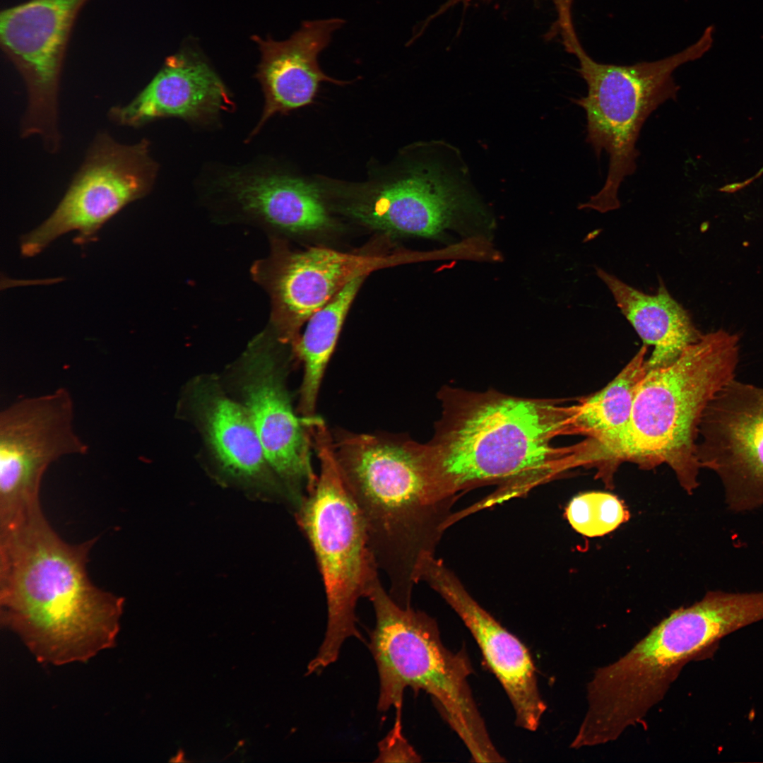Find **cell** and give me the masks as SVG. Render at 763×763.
Returning <instances> with one entry per match:
<instances>
[{"instance_id":"25","label":"cell","mask_w":763,"mask_h":763,"mask_svg":"<svg viewBox=\"0 0 763 763\" xmlns=\"http://www.w3.org/2000/svg\"><path fill=\"white\" fill-rule=\"evenodd\" d=\"M489 1L492 0H482ZM557 13V19L550 32L552 37L559 35L564 49L571 47L579 40L574 28L572 7L574 0H551Z\"/></svg>"},{"instance_id":"24","label":"cell","mask_w":763,"mask_h":763,"mask_svg":"<svg viewBox=\"0 0 763 763\" xmlns=\"http://www.w3.org/2000/svg\"><path fill=\"white\" fill-rule=\"evenodd\" d=\"M377 762H419L420 756L403 733L402 721L395 720L388 734L378 744Z\"/></svg>"},{"instance_id":"11","label":"cell","mask_w":763,"mask_h":763,"mask_svg":"<svg viewBox=\"0 0 763 763\" xmlns=\"http://www.w3.org/2000/svg\"><path fill=\"white\" fill-rule=\"evenodd\" d=\"M87 0H29L1 11V47L21 75L27 106L20 136H38L57 153L59 92L64 54L76 16Z\"/></svg>"},{"instance_id":"19","label":"cell","mask_w":763,"mask_h":763,"mask_svg":"<svg viewBox=\"0 0 763 763\" xmlns=\"http://www.w3.org/2000/svg\"><path fill=\"white\" fill-rule=\"evenodd\" d=\"M223 187L244 212L290 234L321 232L333 225L319 186L283 174L231 173Z\"/></svg>"},{"instance_id":"8","label":"cell","mask_w":763,"mask_h":763,"mask_svg":"<svg viewBox=\"0 0 763 763\" xmlns=\"http://www.w3.org/2000/svg\"><path fill=\"white\" fill-rule=\"evenodd\" d=\"M340 187L341 211L374 230L440 239L446 231L466 235L492 227L466 165L447 143L427 146L401 172L379 182Z\"/></svg>"},{"instance_id":"4","label":"cell","mask_w":763,"mask_h":763,"mask_svg":"<svg viewBox=\"0 0 763 763\" xmlns=\"http://www.w3.org/2000/svg\"><path fill=\"white\" fill-rule=\"evenodd\" d=\"M367 598L375 615L369 649L379 675L378 710L402 717L406 687L428 694L474 762H502L473 699L470 662L445 646L434 620L397 603L379 580Z\"/></svg>"},{"instance_id":"23","label":"cell","mask_w":763,"mask_h":763,"mask_svg":"<svg viewBox=\"0 0 763 763\" xmlns=\"http://www.w3.org/2000/svg\"><path fill=\"white\" fill-rule=\"evenodd\" d=\"M572 527L588 537L603 536L627 521L629 512L616 496L602 492L581 493L565 509Z\"/></svg>"},{"instance_id":"9","label":"cell","mask_w":763,"mask_h":763,"mask_svg":"<svg viewBox=\"0 0 763 763\" xmlns=\"http://www.w3.org/2000/svg\"><path fill=\"white\" fill-rule=\"evenodd\" d=\"M158 170L147 139L124 144L106 131L97 133L57 208L21 238L22 255L34 256L71 231L78 232L76 244L95 239L105 223L150 191Z\"/></svg>"},{"instance_id":"17","label":"cell","mask_w":763,"mask_h":763,"mask_svg":"<svg viewBox=\"0 0 763 763\" xmlns=\"http://www.w3.org/2000/svg\"><path fill=\"white\" fill-rule=\"evenodd\" d=\"M344 23L339 18L307 20L283 41L254 37L261 52L257 78L264 93L265 105L253 134L274 114L312 103L322 82L345 83L326 75L318 61L319 54Z\"/></svg>"},{"instance_id":"13","label":"cell","mask_w":763,"mask_h":763,"mask_svg":"<svg viewBox=\"0 0 763 763\" xmlns=\"http://www.w3.org/2000/svg\"><path fill=\"white\" fill-rule=\"evenodd\" d=\"M701 468L713 471L734 512L763 507V388L734 379L702 416L697 444Z\"/></svg>"},{"instance_id":"12","label":"cell","mask_w":763,"mask_h":763,"mask_svg":"<svg viewBox=\"0 0 763 763\" xmlns=\"http://www.w3.org/2000/svg\"><path fill=\"white\" fill-rule=\"evenodd\" d=\"M263 333L244 359L242 391L266 459L296 511L316 485L312 436L306 418L295 413L273 341Z\"/></svg>"},{"instance_id":"15","label":"cell","mask_w":763,"mask_h":763,"mask_svg":"<svg viewBox=\"0 0 763 763\" xmlns=\"http://www.w3.org/2000/svg\"><path fill=\"white\" fill-rule=\"evenodd\" d=\"M415 578L417 582H425L439 594L468 629L512 705L516 724L529 731L537 730L546 704L540 694L536 668L527 647L473 599L434 552L420 560Z\"/></svg>"},{"instance_id":"22","label":"cell","mask_w":763,"mask_h":763,"mask_svg":"<svg viewBox=\"0 0 763 763\" xmlns=\"http://www.w3.org/2000/svg\"><path fill=\"white\" fill-rule=\"evenodd\" d=\"M350 281L327 304L309 319L306 329L292 345L303 366L297 410L301 417L316 416L321 384L348 309L364 280Z\"/></svg>"},{"instance_id":"1","label":"cell","mask_w":763,"mask_h":763,"mask_svg":"<svg viewBox=\"0 0 763 763\" xmlns=\"http://www.w3.org/2000/svg\"><path fill=\"white\" fill-rule=\"evenodd\" d=\"M95 540L66 542L40 504L0 528L1 624L39 663L86 662L116 644L124 599L90 580Z\"/></svg>"},{"instance_id":"3","label":"cell","mask_w":763,"mask_h":763,"mask_svg":"<svg viewBox=\"0 0 763 763\" xmlns=\"http://www.w3.org/2000/svg\"><path fill=\"white\" fill-rule=\"evenodd\" d=\"M333 435V434H332ZM336 461L365 522L369 545L388 592L410 604L420 558L444 523L432 495L425 444L394 436L337 431Z\"/></svg>"},{"instance_id":"20","label":"cell","mask_w":763,"mask_h":763,"mask_svg":"<svg viewBox=\"0 0 763 763\" xmlns=\"http://www.w3.org/2000/svg\"><path fill=\"white\" fill-rule=\"evenodd\" d=\"M198 390L199 418L221 468L239 480L266 485L285 498L283 487L266 459L247 408L209 384Z\"/></svg>"},{"instance_id":"10","label":"cell","mask_w":763,"mask_h":763,"mask_svg":"<svg viewBox=\"0 0 763 763\" xmlns=\"http://www.w3.org/2000/svg\"><path fill=\"white\" fill-rule=\"evenodd\" d=\"M74 402L64 387L24 397L0 412V526L40 504L48 467L88 444L74 428Z\"/></svg>"},{"instance_id":"7","label":"cell","mask_w":763,"mask_h":763,"mask_svg":"<svg viewBox=\"0 0 763 763\" xmlns=\"http://www.w3.org/2000/svg\"><path fill=\"white\" fill-rule=\"evenodd\" d=\"M714 30L707 27L696 42L668 57L632 65L600 63L581 42L573 47L570 54L578 59L577 71L587 85V94L574 100L586 113V142L598 158L603 150L609 157L604 185L580 208L606 213L620 207L618 190L636 170V143L642 126L661 105L675 100L679 86L673 72L711 48Z\"/></svg>"},{"instance_id":"21","label":"cell","mask_w":763,"mask_h":763,"mask_svg":"<svg viewBox=\"0 0 763 763\" xmlns=\"http://www.w3.org/2000/svg\"><path fill=\"white\" fill-rule=\"evenodd\" d=\"M596 273L610 291L622 314L644 345L653 347L648 370L667 367L702 336L689 312L669 292L662 279L649 295L597 267Z\"/></svg>"},{"instance_id":"2","label":"cell","mask_w":763,"mask_h":763,"mask_svg":"<svg viewBox=\"0 0 763 763\" xmlns=\"http://www.w3.org/2000/svg\"><path fill=\"white\" fill-rule=\"evenodd\" d=\"M438 397L441 417L425 446L439 506L466 489L543 480L574 467V446L552 444L557 436L569 434L574 405L449 386Z\"/></svg>"},{"instance_id":"14","label":"cell","mask_w":763,"mask_h":763,"mask_svg":"<svg viewBox=\"0 0 763 763\" xmlns=\"http://www.w3.org/2000/svg\"><path fill=\"white\" fill-rule=\"evenodd\" d=\"M401 259L322 247L292 251L276 242L271 254L253 267L255 279L271 300V324L278 341L293 345L300 329L353 279Z\"/></svg>"},{"instance_id":"16","label":"cell","mask_w":763,"mask_h":763,"mask_svg":"<svg viewBox=\"0 0 763 763\" xmlns=\"http://www.w3.org/2000/svg\"><path fill=\"white\" fill-rule=\"evenodd\" d=\"M231 106L226 87L208 64L184 50L168 57L142 90L111 107L107 116L117 125L137 128L165 117L208 122Z\"/></svg>"},{"instance_id":"6","label":"cell","mask_w":763,"mask_h":763,"mask_svg":"<svg viewBox=\"0 0 763 763\" xmlns=\"http://www.w3.org/2000/svg\"><path fill=\"white\" fill-rule=\"evenodd\" d=\"M312 438L319 473L295 517L321 576L327 625L318 652L307 666L309 675L336 661L348 638L362 640L357 627V602L380 580L365 522L341 475L325 422L313 427Z\"/></svg>"},{"instance_id":"18","label":"cell","mask_w":763,"mask_h":763,"mask_svg":"<svg viewBox=\"0 0 763 763\" xmlns=\"http://www.w3.org/2000/svg\"><path fill=\"white\" fill-rule=\"evenodd\" d=\"M647 346L643 345L605 386L574 405L569 434L587 437L579 444L583 465L607 475L623 462L633 405L646 374Z\"/></svg>"},{"instance_id":"5","label":"cell","mask_w":763,"mask_h":763,"mask_svg":"<svg viewBox=\"0 0 763 763\" xmlns=\"http://www.w3.org/2000/svg\"><path fill=\"white\" fill-rule=\"evenodd\" d=\"M737 334H702L670 365L648 370L633 405L623 461L653 468L666 463L689 493L699 485L697 456L706 408L732 380L739 362Z\"/></svg>"}]
</instances>
